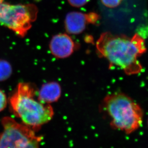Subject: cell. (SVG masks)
<instances>
[{
  "mask_svg": "<svg viewBox=\"0 0 148 148\" xmlns=\"http://www.w3.org/2000/svg\"><path fill=\"white\" fill-rule=\"evenodd\" d=\"M97 51L111 65L119 67L128 75L141 73L138 58L146 51L144 38L136 33L130 38L123 34L103 33L96 43Z\"/></svg>",
  "mask_w": 148,
  "mask_h": 148,
  "instance_id": "6da1fadb",
  "label": "cell"
},
{
  "mask_svg": "<svg viewBox=\"0 0 148 148\" xmlns=\"http://www.w3.org/2000/svg\"><path fill=\"white\" fill-rule=\"evenodd\" d=\"M36 92L33 84L20 82L9 98L14 114L35 132L50 121L54 115L50 104L41 103L35 99Z\"/></svg>",
  "mask_w": 148,
  "mask_h": 148,
  "instance_id": "7a4b0ae2",
  "label": "cell"
},
{
  "mask_svg": "<svg viewBox=\"0 0 148 148\" xmlns=\"http://www.w3.org/2000/svg\"><path fill=\"white\" fill-rule=\"evenodd\" d=\"M103 106L111 119L110 126L114 129L130 134L141 127L143 110L127 95L122 93L108 95L103 99Z\"/></svg>",
  "mask_w": 148,
  "mask_h": 148,
  "instance_id": "3957f363",
  "label": "cell"
},
{
  "mask_svg": "<svg viewBox=\"0 0 148 148\" xmlns=\"http://www.w3.org/2000/svg\"><path fill=\"white\" fill-rule=\"evenodd\" d=\"M3 132L0 133V148H38L42 137L24 123H18L10 116L1 119Z\"/></svg>",
  "mask_w": 148,
  "mask_h": 148,
  "instance_id": "277c9868",
  "label": "cell"
},
{
  "mask_svg": "<svg viewBox=\"0 0 148 148\" xmlns=\"http://www.w3.org/2000/svg\"><path fill=\"white\" fill-rule=\"evenodd\" d=\"M38 13L35 4L3 3L0 5V23L23 38L36 19Z\"/></svg>",
  "mask_w": 148,
  "mask_h": 148,
  "instance_id": "5b68a950",
  "label": "cell"
},
{
  "mask_svg": "<svg viewBox=\"0 0 148 148\" xmlns=\"http://www.w3.org/2000/svg\"><path fill=\"white\" fill-rule=\"evenodd\" d=\"M99 14L94 12L84 14L79 12L68 13L64 20L67 33L78 35L84 31L88 24H95L99 20Z\"/></svg>",
  "mask_w": 148,
  "mask_h": 148,
  "instance_id": "8992f818",
  "label": "cell"
},
{
  "mask_svg": "<svg viewBox=\"0 0 148 148\" xmlns=\"http://www.w3.org/2000/svg\"><path fill=\"white\" fill-rule=\"evenodd\" d=\"M52 54L58 59H65L70 57L75 49L73 39L67 34L60 33L52 38L49 45Z\"/></svg>",
  "mask_w": 148,
  "mask_h": 148,
  "instance_id": "52a82bcc",
  "label": "cell"
},
{
  "mask_svg": "<svg viewBox=\"0 0 148 148\" xmlns=\"http://www.w3.org/2000/svg\"><path fill=\"white\" fill-rule=\"evenodd\" d=\"M62 95V88L57 82L44 84L38 92V100L41 103L50 104L57 102Z\"/></svg>",
  "mask_w": 148,
  "mask_h": 148,
  "instance_id": "ba28073f",
  "label": "cell"
},
{
  "mask_svg": "<svg viewBox=\"0 0 148 148\" xmlns=\"http://www.w3.org/2000/svg\"><path fill=\"white\" fill-rule=\"evenodd\" d=\"M13 73L12 65L7 60L0 59V82L8 80Z\"/></svg>",
  "mask_w": 148,
  "mask_h": 148,
  "instance_id": "9c48e42d",
  "label": "cell"
},
{
  "mask_svg": "<svg viewBox=\"0 0 148 148\" xmlns=\"http://www.w3.org/2000/svg\"><path fill=\"white\" fill-rule=\"evenodd\" d=\"M123 0H101V3L106 7L114 8L119 6Z\"/></svg>",
  "mask_w": 148,
  "mask_h": 148,
  "instance_id": "30bf717a",
  "label": "cell"
},
{
  "mask_svg": "<svg viewBox=\"0 0 148 148\" xmlns=\"http://www.w3.org/2000/svg\"><path fill=\"white\" fill-rule=\"evenodd\" d=\"M90 0H68L69 3L73 7L79 8L85 5Z\"/></svg>",
  "mask_w": 148,
  "mask_h": 148,
  "instance_id": "8fae6325",
  "label": "cell"
},
{
  "mask_svg": "<svg viewBox=\"0 0 148 148\" xmlns=\"http://www.w3.org/2000/svg\"><path fill=\"white\" fill-rule=\"evenodd\" d=\"M7 105V97L5 93L0 90V112L5 108Z\"/></svg>",
  "mask_w": 148,
  "mask_h": 148,
  "instance_id": "7c38bea8",
  "label": "cell"
},
{
  "mask_svg": "<svg viewBox=\"0 0 148 148\" xmlns=\"http://www.w3.org/2000/svg\"><path fill=\"white\" fill-rule=\"evenodd\" d=\"M3 1H4V0H0V5L3 3Z\"/></svg>",
  "mask_w": 148,
  "mask_h": 148,
  "instance_id": "4fadbf2b",
  "label": "cell"
}]
</instances>
